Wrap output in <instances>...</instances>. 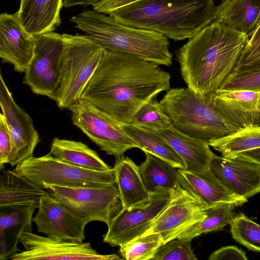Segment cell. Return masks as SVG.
I'll use <instances>...</instances> for the list:
<instances>
[{"label":"cell","instance_id":"6da1fadb","mask_svg":"<svg viewBox=\"0 0 260 260\" xmlns=\"http://www.w3.org/2000/svg\"><path fill=\"white\" fill-rule=\"evenodd\" d=\"M170 74L135 55L105 49L81 98L121 123L131 124L137 112L170 89Z\"/></svg>","mask_w":260,"mask_h":260},{"label":"cell","instance_id":"7a4b0ae2","mask_svg":"<svg viewBox=\"0 0 260 260\" xmlns=\"http://www.w3.org/2000/svg\"><path fill=\"white\" fill-rule=\"evenodd\" d=\"M249 36L212 22L175 52L187 87L205 94L219 89L232 73Z\"/></svg>","mask_w":260,"mask_h":260},{"label":"cell","instance_id":"3957f363","mask_svg":"<svg viewBox=\"0 0 260 260\" xmlns=\"http://www.w3.org/2000/svg\"><path fill=\"white\" fill-rule=\"evenodd\" d=\"M216 7L214 0H141L109 15L122 24L177 41L191 38L211 23Z\"/></svg>","mask_w":260,"mask_h":260},{"label":"cell","instance_id":"277c9868","mask_svg":"<svg viewBox=\"0 0 260 260\" xmlns=\"http://www.w3.org/2000/svg\"><path fill=\"white\" fill-rule=\"evenodd\" d=\"M71 21L105 49L128 53L159 66L172 63L168 38L159 32L126 26L93 10H84Z\"/></svg>","mask_w":260,"mask_h":260},{"label":"cell","instance_id":"5b68a950","mask_svg":"<svg viewBox=\"0 0 260 260\" xmlns=\"http://www.w3.org/2000/svg\"><path fill=\"white\" fill-rule=\"evenodd\" d=\"M159 104L173 126L189 136L209 142L233 133L214 108L212 93H195L187 87L170 88Z\"/></svg>","mask_w":260,"mask_h":260},{"label":"cell","instance_id":"8992f818","mask_svg":"<svg viewBox=\"0 0 260 260\" xmlns=\"http://www.w3.org/2000/svg\"><path fill=\"white\" fill-rule=\"evenodd\" d=\"M62 40L60 82L51 98L60 110L81 98L105 50L85 35L63 34Z\"/></svg>","mask_w":260,"mask_h":260},{"label":"cell","instance_id":"52a82bcc","mask_svg":"<svg viewBox=\"0 0 260 260\" xmlns=\"http://www.w3.org/2000/svg\"><path fill=\"white\" fill-rule=\"evenodd\" d=\"M14 170L44 189L50 186L100 187L115 183L113 168L99 171L80 168L62 161L50 152L27 158Z\"/></svg>","mask_w":260,"mask_h":260},{"label":"cell","instance_id":"ba28073f","mask_svg":"<svg viewBox=\"0 0 260 260\" xmlns=\"http://www.w3.org/2000/svg\"><path fill=\"white\" fill-rule=\"evenodd\" d=\"M68 109L73 124L108 154L120 157L129 149H140L122 123L87 100L80 98Z\"/></svg>","mask_w":260,"mask_h":260},{"label":"cell","instance_id":"9c48e42d","mask_svg":"<svg viewBox=\"0 0 260 260\" xmlns=\"http://www.w3.org/2000/svg\"><path fill=\"white\" fill-rule=\"evenodd\" d=\"M47 189L87 223L99 221L108 225L120 210L119 193L114 184L82 187L50 186Z\"/></svg>","mask_w":260,"mask_h":260},{"label":"cell","instance_id":"30bf717a","mask_svg":"<svg viewBox=\"0 0 260 260\" xmlns=\"http://www.w3.org/2000/svg\"><path fill=\"white\" fill-rule=\"evenodd\" d=\"M34 37V55L23 78L34 93L51 99L60 82L62 35L54 31Z\"/></svg>","mask_w":260,"mask_h":260},{"label":"cell","instance_id":"8fae6325","mask_svg":"<svg viewBox=\"0 0 260 260\" xmlns=\"http://www.w3.org/2000/svg\"><path fill=\"white\" fill-rule=\"evenodd\" d=\"M171 196L172 190H161L133 206L122 207L107 225L103 242L120 246L143 235L168 205Z\"/></svg>","mask_w":260,"mask_h":260},{"label":"cell","instance_id":"7c38bea8","mask_svg":"<svg viewBox=\"0 0 260 260\" xmlns=\"http://www.w3.org/2000/svg\"><path fill=\"white\" fill-rule=\"evenodd\" d=\"M19 242L25 250L17 253L11 260L69 259L118 260L123 259L116 254H101L88 242L63 240L23 232Z\"/></svg>","mask_w":260,"mask_h":260},{"label":"cell","instance_id":"4fadbf2b","mask_svg":"<svg viewBox=\"0 0 260 260\" xmlns=\"http://www.w3.org/2000/svg\"><path fill=\"white\" fill-rule=\"evenodd\" d=\"M206 208L200 199L180 185L172 190L169 204L143 235L158 234L164 243L178 238L205 218Z\"/></svg>","mask_w":260,"mask_h":260},{"label":"cell","instance_id":"5bb4252c","mask_svg":"<svg viewBox=\"0 0 260 260\" xmlns=\"http://www.w3.org/2000/svg\"><path fill=\"white\" fill-rule=\"evenodd\" d=\"M0 106L11 136L12 148L9 164L13 167L33 156L40 139L32 118L15 102L1 73Z\"/></svg>","mask_w":260,"mask_h":260},{"label":"cell","instance_id":"9a60e30c","mask_svg":"<svg viewBox=\"0 0 260 260\" xmlns=\"http://www.w3.org/2000/svg\"><path fill=\"white\" fill-rule=\"evenodd\" d=\"M32 222L39 232L48 237L77 242L85 239L87 223L47 191L40 199Z\"/></svg>","mask_w":260,"mask_h":260},{"label":"cell","instance_id":"2e32d148","mask_svg":"<svg viewBox=\"0 0 260 260\" xmlns=\"http://www.w3.org/2000/svg\"><path fill=\"white\" fill-rule=\"evenodd\" d=\"M259 92L219 89L212 92L214 108L233 133L260 125Z\"/></svg>","mask_w":260,"mask_h":260},{"label":"cell","instance_id":"e0dca14e","mask_svg":"<svg viewBox=\"0 0 260 260\" xmlns=\"http://www.w3.org/2000/svg\"><path fill=\"white\" fill-rule=\"evenodd\" d=\"M34 37L21 25L17 13L4 12L0 15V57L14 70L24 73L33 55Z\"/></svg>","mask_w":260,"mask_h":260},{"label":"cell","instance_id":"ac0fdd59","mask_svg":"<svg viewBox=\"0 0 260 260\" xmlns=\"http://www.w3.org/2000/svg\"><path fill=\"white\" fill-rule=\"evenodd\" d=\"M209 169L232 192L248 199L260 192V165L214 154Z\"/></svg>","mask_w":260,"mask_h":260},{"label":"cell","instance_id":"d6986e66","mask_svg":"<svg viewBox=\"0 0 260 260\" xmlns=\"http://www.w3.org/2000/svg\"><path fill=\"white\" fill-rule=\"evenodd\" d=\"M180 185L210 208L223 204L241 206L248 199L230 190L209 168L202 171H189L178 169Z\"/></svg>","mask_w":260,"mask_h":260},{"label":"cell","instance_id":"ffe728a7","mask_svg":"<svg viewBox=\"0 0 260 260\" xmlns=\"http://www.w3.org/2000/svg\"><path fill=\"white\" fill-rule=\"evenodd\" d=\"M145 130L169 144L183 159L186 170L198 172L209 168L214 154L208 141L186 135L173 125Z\"/></svg>","mask_w":260,"mask_h":260},{"label":"cell","instance_id":"44dd1931","mask_svg":"<svg viewBox=\"0 0 260 260\" xmlns=\"http://www.w3.org/2000/svg\"><path fill=\"white\" fill-rule=\"evenodd\" d=\"M39 204L0 206V259H10L17 252L21 234L32 231V214Z\"/></svg>","mask_w":260,"mask_h":260},{"label":"cell","instance_id":"7402d4cb","mask_svg":"<svg viewBox=\"0 0 260 260\" xmlns=\"http://www.w3.org/2000/svg\"><path fill=\"white\" fill-rule=\"evenodd\" d=\"M63 0H20L17 12L24 28L32 36L54 31L61 23Z\"/></svg>","mask_w":260,"mask_h":260},{"label":"cell","instance_id":"603a6c76","mask_svg":"<svg viewBox=\"0 0 260 260\" xmlns=\"http://www.w3.org/2000/svg\"><path fill=\"white\" fill-rule=\"evenodd\" d=\"M260 21V0H222L212 22L220 23L249 37Z\"/></svg>","mask_w":260,"mask_h":260},{"label":"cell","instance_id":"cb8c5ba5","mask_svg":"<svg viewBox=\"0 0 260 260\" xmlns=\"http://www.w3.org/2000/svg\"><path fill=\"white\" fill-rule=\"evenodd\" d=\"M115 183L123 208H128L149 197L140 174L139 168L130 158L117 157L113 168Z\"/></svg>","mask_w":260,"mask_h":260},{"label":"cell","instance_id":"d4e9b609","mask_svg":"<svg viewBox=\"0 0 260 260\" xmlns=\"http://www.w3.org/2000/svg\"><path fill=\"white\" fill-rule=\"evenodd\" d=\"M46 191L14 169L0 175V206L39 204Z\"/></svg>","mask_w":260,"mask_h":260},{"label":"cell","instance_id":"484cf974","mask_svg":"<svg viewBox=\"0 0 260 260\" xmlns=\"http://www.w3.org/2000/svg\"><path fill=\"white\" fill-rule=\"evenodd\" d=\"M50 153L65 162L80 168L99 171L112 169L95 151L80 141L55 138L51 144Z\"/></svg>","mask_w":260,"mask_h":260},{"label":"cell","instance_id":"4316f807","mask_svg":"<svg viewBox=\"0 0 260 260\" xmlns=\"http://www.w3.org/2000/svg\"><path fill=\"white\" fill-rule=\"evenodd\" d=\"M139 167L147 190L152 194L164 190H172L180 185L178 169L150 153Z\"/></svg>","mask_w":260,"mask_h":260},{"label":"cell","instance_id":"83f0119b","mask_svg":"<svg viewBox=\"0 0 260 260\" xmlns=\"http://www.w3.org/2000/svg\"><path fill=\"white\" fill-rule=\"evenodd\" d=\"M122 126L143 151L156 156L175 168L186 169V164L183 159L167 143L132 124L122 123Z\"/></svg>","mask_w":260,"mask_h":260},{"label":"cell","instance_id":"f1b7e54d","mask_svg":"<svg viewBox=\"0 0 260 260\" xmlns=\"http://www.w3.org/2000/svg\"><path fill=\"white\" fill-rule=\"evenodd\" d=\"M208 143L222 157L234 158L240 153L260 148V125L242 129Z\"/></svg>","mask_w":260,"mask_h":260},{"label":"cell","instance_id":"f546056e","mask_svg":"<svg viewBox=\"0 0 260 260\" xmlns=\"http://www.w3.org/2000/svg\"><path fill=\"white\" fill-rule=\"evenodd\" d=\"M236 207L232 204H223L206 208L205 218L191 226L178 237L191 241L203 234L222 229L224 226L230 225L233 221Z\"/></svg>","mask_w":260,"mask_h":260},{"label":"cell","instance_id":"4dcf8cb0","mask_svg":"<svg viewBox=\"0 0 260 260\" xmlns=\"http://www.w3.org/2000/svg\"><path fill=\"white\" fill-rule=\"evenodd\" d=\"M260 71V21L249 37L234 70L227 79Z\"/></svg>","mask_w":260,"mask_h":260},{"label":"cell","instance_id":"1f68e13d","mask_svg":"<svg viewBox=\"0 0 260 260\" xmlns=\"http://www.w3.org/2000/svg\"><path fill=\"white\" fill-rule=\"evenodd\" d=\"M233 238L250 250L260 252V225L241 213L230 224Z\"/></svg>","mask_w":260,"mask_h":260},{"label":"cell","instance_id":"d6a6232c","mask_svg":"<svg viewBox=\"0 0 260 260\" xmlns=\"http://www.w3.org/2000/svg\"><path fill=\"white\" fill-rule=\"evenodd\" d=\"M162 243L158 234L143 235L120 246L119 252L126 260H151Z\"/></svg>","mask_w":260,"mask_h":260},{"label":"cell","instance_id":"836d02e7","mask_svg":"<svg viewBox=\"0 0 260 260\" xmlns=\"http://www.w3.org/2000/svg\"><path fill=\"white\" fill-rule=\"evenodd\" d=\"M131 124L144 129L166 128L173 125L156 99L144 105L135 114Z\"/></svg>","mask_w":260,"mask_h":260},{"label":"cell","instance_id":"e575fe53","mask_svg":"<svg viewBox=\"0 0 260 260\" xmlns=\"http://www.w3.org/2000/svg\"><path fill=\"white\" fill-rule=\"evenodd\" d=\"M191 248L190 241L176 238L162 243L151 260H197Z\"/></svg>","mask_w":260,"mask_h":260},{"label":"cell","instance_id":"d590c367","mask_svg":"<svg viewBox=\"0 0 260 260\" xmlns=\"http://www.w3.org/2000/svg\"><path fill=\"white\" fill-rule=\"evenodd\" d=\"M220 89L260 91V71L228 80Z\"/></svg>","mask_w":260,"mask_h":260},{"label":"cell","instance_id":"8d00e7d4","mask_svg":"<svg viewBox=\"0 0 260 260\" xmlns=\"http://www.w3.org/2000/svg\"><path fill=\"white\" fill-rule=\"evenodd\" d=\"M12 148L11 136L2 113L0 114V169L9 164Z\"/></svg>","mask_w":260,"mask_h":260},{"label":"cell","instance_id":"74e56055","mask_svg":"<svg viewBox=\"0 0 260 260\" xmlns=\"http://www.w3.org/2000/svg\"><path fill=\"white\" fill-rule=\"evenodd\" d=\"M209 260L234 259L247 260L246 253L236 246L222 247L213 251L209 256Z\"/></svg>","mask_w":260,"mask_h":260},{"label":"cell","instance_id":"f35d334b","mask_svg":"<svg viewBox=\"0 0 260 260\" xmlns=\"http://www.w3.org/2000/svg\"><path fill=\"white\" fill-rule=\"evenodd\" d=\"M141 0H101L92 5L93 10L105 14H110L113 11Z\"/></svg>","mask_w":260,"mask_h":260},{"label":"cell","instance_id":"ab89813d","mask_svg":"<svg viewBox=\"0 0 260 260\" xmlns=\"http://www.w3.org/2000/svg\"><path fill=\"white\" fill-rule=\"evenodd\" d=\"M236 157L260 165V148L240 153Z\"/></svg>","mask_w":260,"mask_h":260},{"label":"cell","instance_id":"60d3db41","mask_svg":"<svg viewBox=\"0 0 260 260\" xmlns=\"http://www.w3.org/2000/svg\"><path fill=\"white\" fill-rule=\"evenodd\" d=\"M101 0H63V5L68 8L76 5H82L86 7L92 6Z\"/></svg>","mask_w":260,"mask_h":260},{"label":"cell","instance_id":"b9f144b4","mask_svg":"<svg viewBox=\"0 0 260 260\" xmlns=\"http://www.w3.org/2000/svg\"><path fill=\"white\" fill-rule=\"evenodd\" d=\"M259 99H258V108H259V109L260 110V91H259Z\"/></svg>","mask_w":260,"mask_h":260}]
</instances>
